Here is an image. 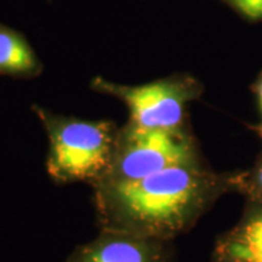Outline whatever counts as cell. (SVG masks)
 <instances>
[{
	"mask_svg": "<svg viewBox=\"0 0 262 262\" xmlns=\"http://www.w3.org/2000/svg\"><path fill=\"white\" fill-rule=\"evenodd\" d=\"M257 183H258V186H260V188L262 191V166L260 169H258V171H257Z\"/></svg>",
	"mask_w": 262,
	"mask_h": 262,
	"instance_id": "10",
	"label": "cell"
},
{
	"mask_svg": "<svg viewBox=\"0 0 262 262\" xmlns=\"http://www.w3.org/2000/svg\"><path fill=\"white\" fill-rule=\"evenodd\" d=\"M220 258L262 262V214L254 215L219 249Z\"/></svg>",
	"mask_w": 262,
	"mask_h": 262,
	"instance_id": "7",
	"label": "cell"
},
{
	"mask_svg": "<svg viewBox=\"0 0 262 262\" xmlns=\"http://www.w3.org/2000/svg\"><path fill=\"white\" fill-rule=\"evenodd\" d=\"M49 139L47 171L57 185L103 181L112 166L119 127L110 120H85L32 106Z\"/></svg>",
	"mask_w": 262,
	"mask_h": 262,
	"instance_id": "2",
	"label": "cell"
},
{
	"mask_svg": "<svg viewBox=\"0 0 262 262\" xmlns=\"http://www.w3.org/2000/svg\"><path fill=\"white\" fill-rule=\"evenodd\" d=\"M219 183L199 165L172 166L135 181L94 186L101 231L169 241L187 229L210 204Z\"/></svg>",
	"mask_w": 262,
	"mask_h": 262,
	"instance_id": "1",
	"label": "cell"
},
{
	"mask_svg": "<svg viewBox=\"0 0 262 262\" xmlns=\"http://www.w3.org/2000/svg\"><path fill=\"white\" fill-rule=\"evenodd\" d=\"M166 242L116 231H100L66 262H169Z\"/></svg>",
	"mask_w": 262,
	"mask_h": 262,
	"instance_id": "5",
	"label": "cell"
},
{
	"mask_svg": "<svg viewBox=\"0 0 262 262\" xmlns=\"http://www.w3.org/2000/svg\"><path fill=\"white\" fill-rule=\"evenodd\" d=\"M180 165H199L182 129L148 130L127 123L118 133L112 166L103 181H135Z\"/></svg>",
	"mask_w": 262,
	"mask_h": 262,
	"instance_id": "3",
	"label": "cell"
},
{
	"mask_svg": "<svg viewBox=\"0 0 262 262\" xmlns=\"http://www.w3.org/2000/svg\"><path fill=\"white\" fill-rule=\"evenodd\" d=\"M257 94H258V100H260V107H261V113H262V83H260V85L257 86ZM260 133L262 135V122L260 125Z\"/></svg>",
	"mask_w": 262,
	"mask_h": 262,
	"instance_id": "9",
	"label": "cell"
},
{
	"mask_svg": "<svg viewBox=\"0 0 262 262\" xmlns=\"http://www.w3.org/2000/svg\"><path fill=\"white\" fill-rule=\"evenodd\" d=\"M91 88L125 103L130 114L127 123L148 130H181L186 104L196 96L191 81L178 79L130 86L97 77Z\"/></svg>",
	"mask_w": 262,
	"mask_h": 262,
	"instance_id": "4",
	"label": "cell"
},
{
	"mask_svg": "<svg viewBox=\"0 0 262 262\" xmlns=\"http://www.w3.org/2000/svg\"><path fill=\"white\" fill-rule=\"evenodd\" d=\"M41 71V62L25 35L0 24V75L33 78Z\"/></svg>",
	"mask_w": 262,
	"mask_h": 262,
	"instance_id": "6",
	"label": "cell"
},
{
	"mask_svg": "<svg viewBox=\"0 0 262 262\" xmlns=\"http://www.w3.org/2000/svg\"><path fill=\"white\" fill-rule=\"evenodd\" d=\"M232 2L248 17H262V0H232Z\"/></svg>",
	"mask_w": 262,
	"mask_h": 262,
	"instance_id": "8",
	"label": "cell"
},
{
	"mask_svg": "<svg viewBox=\"0 0 262 262\" xmlns=\"http://www.w3.org/2000/svg\"><path fill=\"white\" fill-rule=\"evenodd\" d=\"M221 262H253V261H244V260H227V258H220Z\"/></svg>",
	"mask_w": 262,
	"mask_h": 262,
	"instance_id": "11",
	"label": "cell"
}]
</instances>
